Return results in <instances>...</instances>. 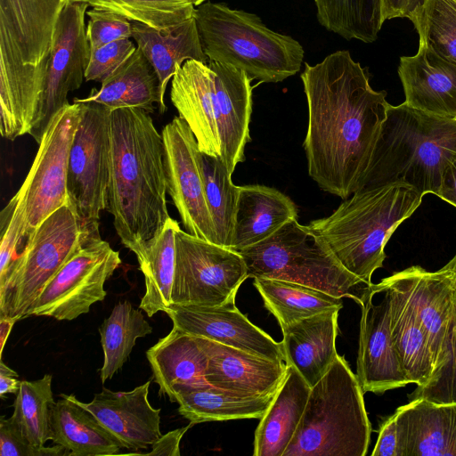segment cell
<instances>
[{"label": "cell", "instance_id": "obj_9", "mask_svg": "<svg viewBox=\"0 0 456 456\" xmlns=\"http://www.w3.org/2000/svg\"><path fill=\"white\" fill-rule=\"evenodd\" d=\"M248 267L236 250L183 231L175 232L172 304L216 306L235 300L248 279Z\"/></svg>", "mask_w": 456, "mask_h": 456}, {"label": "cell", "instance_id": "obj_44", "mask_svg": "<svg viewBox=\"0 0 456 456\" xmlns=\"http://www.w3.org/2000/svg\"><path fill=\"white\" fill-rule=\"evenodd\" d=\"M426 398L442 404H456V324L445 361L436 369L429 380L417 387L409 398Z\"/></svg>", "mask_w": 456, "mask_h": 456}, {"label": "cell", "instance_id": "obj_41", "mask_svg": "<svg viewBox=\"0 0 456 456\" xmlns=\"http://www.w3.org/2000/svg\"><path fill=\"white\" fill-rule=\"evenodd\" d=\"M118 12L156 29L174 27L194 15L199 0H77Z\"/></svg>", "mask_w": 456, "mask_h": 456}, {"label": "cell", "instance_id": "obj_50", "mask_svg": "<svg viewBox=\"0 0 456 456\" xmlns=\"http://www.w3.org/2000/svg\"><path fill=\"white\" fill-rule=\"evenodd\" d=\"M425 0H381L384 22L395 18H407L422 5Z\"/></svg>", "mask_w": 456, "mask_h": 456}, {"label": "cell", "instance_id": "obj_54", "mask_svg": "<svg viewBox=\"0 0 456 456\" xmlns=\"http://www.w3.org/2000/svg\"><path fill=\"white\" fill-rule=\"evenodd\" d=\"M443 268L449 269L456 274V253L453 256V257Z\"/></svg>", "mask_w": 456, "mask_h": 456}, {"label": "cell", "instance_id": "obj_19", "mask_svg": "<svg viewBox=\"0 0 456 456\" xmlns=\"http://www.w3.org/2000/svg\"><path fill=\"white\" fill-rule=\"evenodd\" d=\"M198 338L208 357L205 379L215 387L248 395H273L286 377L288 366L284 362L273 361L202 337Z\"/></svg>", "mask_w": 456, "mask_h": 456}, {"label": "cell", "instance_id": "obj_37", "mask_svg": "<svg viewBox=\"0 0 456 456\" xmlns=\"http://www.w3.org/2000/svg\"><path fill=\"white\" fill-rule=\"evenodd\" d=\"M99 332L104 354L100 378L104 383L123 367L136 340L151 334L152 328L142 313L125 300L114 306Z\"/></svg>", "mask_w": 456, "mask_h": 456}, {"label": "cell", "instance_id": "obj_3", "mask_svg": "<svg viewBox=\"0 0 456 456\" xmlns=\"http://www.w3.org/2000/svg\"><path fill=\"white\" fill-rule=\"evenodd\" d=\"M455 155L456 119L390 104L358 190L403 183L437 196Z\"/></svg>", "mask_w": 456, "mask_h": 456}, {"label": "cell", "instance_id": "obj_36", "mask_svg": "<svg viewBox=\"0 0 456 456\" xmlns=\"http://www.w3.org/2000/svg\"><path fill=\"white\" fill-rule=\"evenodd\" d=\"M178 223L169 217L161 233L138 261L144 275L145 293L139 308L149 317L158 312H166L172 304L171 292L175 266V232Z\"/></svg>", "mask_w": 456, "mask_h": 456}, {"label": "cell", "instance_id": "obj_21", "mask_svg": "<svg viewBox=\"0 0 456 456\" xmlns=\"http://www.w3.org/2000/svg\"><path fill=\"white\" fill-rule=\"evenodd\" d=\"M170 99L192 131L201 152L221 157L215 71L208 62L187 60L172 77Z\"/></svg>", "mask_w": 456, "mask_h": 456}, {"label": "cell", "instance_id": "obj_35", "mask_svg": "<svg viewBox=\"0 0 456 456\" xmlns=\"http://www.w3.org/2000/svg\"><path fill=\"white\" fill-rule=\"evenodd\" d=\"M253 285L265 308L277 319L281 329L300 320L329 311L340 310L343 298L292 281L254 278Z\"/></svg>", "mask_w": 456, "mask_h": 456}, {"label": "cell", "instance_id": "obj_24", "mask_svg": "<svg viewBox=\"0 0 456 456\" xmlns=\"http://www.w3.org/2000/svg\"><path fill=\"white\" fill-rule=\"evenodd\" d=\"M395 414L403 456H456V404L419 397Z\"/></svg>", "mask_w": 456, "mask_h": 456}, {"label": "cell", "instance_id": "obj_7", "mask_svg": "<svg viewBox=\"0 0 456 456\" xmlns=\"http://www.w3.org/2000/svg\"><path fill=\"white\" fill-rule=\"evenodd\" d=\"M238 252L245 260L248 278L300 283L355 302L367 286L339 263L319 235L297 219L289 221L268 239Z\"/></svg>", "mask_w": 456, "mask_h": 456}, {"label": "cell", "instance_id": "obj_16", "mask_svg": "<svg viewBox=\"0 0 456 456\" xmlns=\"http://www.w3.org/2000/svg\"><path fill=\"white\" fill-rule=\"evenodd\" d=\"M367 285L357 302L362 310L356 376L363 392L382 394L410 384L392 339L388 302L379 283Z\"/></svg>", "mask_w": 456, "mask_h": 456}, {"label": "cell", "instance_id": "obj_29", "mask_svg": "<svg viewBox=\"0 0 456 456\" xmlns=\"http://www.w3.org/2000/svg\"><path fill=\"white\" fill-rule=\"evenodd\" d=\"M132 38L157 72L164 102L170 78L184 61L208 62L201 47L194 16L166 29L132 21Z\"/></svg>", "mask_w": 456, "mask_h": 456}, {"label": "cell", "instance_id": "obj_12", "mask_svg": "<svg viewBox=\"0 0 456 456\" xmlns=\"http://www.w3.org/2000/svg\"><path fill=\"white\" fill-rule=\"evenodd\" d=\"M119 253L102 238L77 252L45 284L30 315L72 321L107 296L104 284L121 265Z\"/></svg>", "mask_w": 456, "mask_h": 456}, {"label": "cell", "instance_id": "obj_4", "mask_svg": "<svg viewBox=\"0 0 456 456\" xmlns=\"http://www.w3.org/2000/svg\"><path fill=\"white\" fill-rule=\"evenodd\" d=\"M422 198L403 183L361 189L330 216L313 220L307 226L348 272L370 285L373 273L383 266L387 242L420 206Z\"/></svg>", "mask_w": 456, "mask_h": 456}, {"label": "cell", "instance_id": "obj_45", "mask_svg": "<svg viewBox=\"0 0 456 456\" xmlns=\"http://www.w3.org/2000/svg\"><path fill=\"white\" fill-rule=\"evenodd\" d=\"M86 37L91 51L120 38H132V21L125 16L98 7L86 11Z\"/></svg>", "mask_w": 456, "mask_h": 456}, {"label": "cell", "instance_id": "obj_30", "mask_svg": "<svg viewBox=\"0 0 456 456\" xmlns=\"http://www.w3.org/2000/svg\"><path fill=\"white\" fill-rule=\"evenodd\" d=\"M255 432L254 456H282L303 416L311 387L292 365Z\"/></svg>", "mask_w": 456, "mask_h": 456}, {"label": "cell", "instance_id": "obj_51", "mask_svg": "<svg viewBox=\"0 0 456 456\" xmlns=\"http://www.w3.org/2000/svg\"><path fill=\"white\" fill-rule=\"evenodd\" d=\"M437 197L456 208V155L444 171Z\"/></svg>", "mask_w": 456, "mask_h": 456}, {"label": "cell", "instance_id": "obj_27", "mask_svg": "<svg viewBox=\"0 0 456 456\" xmlns=\"http://www.w3.org/2000/svg\"><path fill=\"white\" fill-rule=\"evenodd\" d=\"M293 219H297L296 204L277 189L240 186L230 248L238 251L256 245Z\"/></svg>", "mask_w": 456, "mask_h": 456}, {"label": "cell", "instance_id": "obj_25", "mask_svg": "<svg viewBox=\"0 0 456 456\" xmlns=\"http://www.w3.org/2000/svg\"><path fill=\"white\" fill-rule=\"evenodd\" d=\"M159 395L175 402V395L210 386L205 379L208 354L197 336L173 326L170 332L146 352Z\"/></svg>", "mask_w": 456, "mask_h": 456}, {"label": "cell", "instance_id": "obj_33", "mask_svg": "<svg viewBox=\"0 0 456 456\" xmlns=\"http://www.w3.org/2000/svg\"><path fill=\"white\" fill-rule=\"evenodd\" d=\"M379 283L387 297L390 332L406 377L423 386L434 371L427 336L403 295L385 279Z\"/></svg>", "mask_w": 456, "mask_h": 456}, {"label": "cell", "instance_id": "obj_46", "mask_svg": "<svg viewBox=\"0 0 456 456\" xmlns=\"http://www.w3.org/2000/svg\"><path fill=\"white\" fill-rule=\"evenodd\" d=\"M135 49L134 43L125 37L91 51L89 64L85 73L86 81L102 84Z\"/></svg>", "mask_w": 456, "mask_h": 456}, {"label": "cell", "instance_id": "obj_13", "mask_svg": "<svg viewBox=\"0 0 456 456\" xmlns=\"http://www.w3.org/2000/svg\"><path fill=\"white\" fill-rule=\"evenodd\" d=\"M79 118L78 102L69 103L54 116L17 191L25 206L27 240L48 216L69 201V158Z\"/></svg>", "mask_w": 456, "mask_h": 456}, {"label": "cell", "instance_id": "obj_17", "mask_svg": "<svg viewBox=\"0 0 456 456\" xmlns=\"http://www.w3.org/2000/svg\"><path fill=\"white\" fill-rule=\"evenodd\" d=\"M47 59L38 65L24 62L13 32L0 16V132L14 141L28 134L36 115Z\"/></svg>", "mask_w": 456, "mask_h": 456}, {"label": "cell", "instance_id": "obj_6", "mask_svg": "<svg viewBox=\"0 0 456 456\" xmlns=\"http://www.w3.org/2000/svg\"><path fill=\"white\" fill-rule=\"evenodd\" d=\"M363 390L346 359L338 354L308 400L282 456H364L371 425Z\"/></svg>", "mask_w": 456, "mask_h": 456}, {"label": "cell", "instance_id": "obj_22", "mask_svg": "<svg viewBox=\"0 0 456 456\" xmlns=\"http://www.w3.org/2000/svg\"><path fill=\"white\" fill-rule=\"evenodd\" d=\"M398 76L404 103L431 115L456 118V65L419 41L414 55L402 56Z\"/></svg>", "mask_w": 456, "mask_h": 456}, {"label": "cell", "instance_id": "obj_43", "mask_svg": "<svg viewBox=\"0 0 456 456\" xmlns=\"http://www.w3.org/2000/svg\"><path fill=\"white\" fill-rule=\"evenodd\" d=\"M26 226L25 206L16 192L0 214V281L6 278L26 243Z\"/></svg>", "mask_w": 456, "mask_h": 456}, {"label": "cell", "instance_id": "obj_49", "mask_svg": "<svg viewBox=\"0 0 456 456\" xmlns=\"http://www.w3.org/2000/svg\"><path fill=\"white\" fill-rule=\"evenodd\" d=\"M194 424L190 422L189 425L174 429L161 436L151 445V451L143 455L150 456H180V442L183 435Z\"/></svg>", "mask_w": 456, "mask_h": 456}, {"label": "cell", "instance_id": "obj_18", "mask_svg": "<svg viewBox=\"0 0 456 456\" xmlns=\"http://www.w3.org/2000/svg\"><path fill=\"white\" fill-rule=\"evenodd\" d=\"M165 313L182 331L285 362L281 342L254 325L237 308L235 300L216 306L171 304Z\"/></svg>", "mask_w": 456, "mask_h": 456}, {"label": "cell", "instance_id": "obj_5", "mask_svg": "<svg viewBox=\"0 0 456 456\" xmlns=\"http://www.w3.org/2000/svg\"><path fill=\"white\" fill-rule=\"evenodd\" d=\"M193 16L208 61L234 66L263 83L281 82L301 69L303 46L267 28L254 13L205 1Z\"/></svg>", "mask_w": 456, "mask_h": 456}, {"label": "cell", "instance_id": "obj_14", "mask_svg": "<svg viewBox=\"0 0 456 456\" xmlns=\"http://www.w3.org/2000/svg\"><path fill=\"white\" fill-rule=\"evenodd\" d=\"M165 149L167 192L185 231L216 244L198 161L199 146L188 124L175 117L161 132Z\"/></svg>", "mask_w": 456, "mask_h": 456}, {"label": "cell", "instance_id": "obj_52", "mask_svg": "<svg viewBox=\"0 0 456 456\" xmlns=\"http://www.w3.org/2000/svg\"><path fill=\"white\" fill-rule=\"evenodd\" d=\"M21 384L18 373L8 367L2 360L0 362V396L7 394H17Z\"/></svg>", "mask_w": 456, "mask_h": 456}, {"label": "cell", "instance_id": "obj_8", "mask_svg": "<svg viewBox=\"0 0 456 456\" xmlns=\"http://www.w3.org/2000/svg\"><path fill=\"white\" fill-rule=\"evenodd\" d=\"M101 238L99 227L83 221L69 200L48 216L28 238L6 278L0 281V316H29L48 281L77 252Z\"/></svg>", "mask_w": 456, "mask_h": 456}, {"label": "cell", "instance_id": "obj_42", "mask_svg": "<svg viewBox=\"0 0 456 456\" xmlns=\"http://www.w3.org/2000/svg\"><path fill=\"white\" fill-rule=\"evenodd\" d=\"M409 20L419 41L456 65V0H425Z\"/></svg>", "mask_w": 456, "mask_h": 456}, {"label": "cell", "instance_id": "obj_10", "mask_svg": "<svg viewBox=\"0 0 456 456\" xmlns=\"http://www.w3.org/2000/svg\"><path fill=\"white\" fill-rule=\"evenodd\" d=\"M78 103L80 118L69 151L67 191L80 218L99 227L101 213L108 207L111 110L97 102Z\"/></svg>", "mask_w": 456, "mask_h": 456}, {"label": "cell", "instance_id": "obj_38", "mask_svg": "<svg viewBox=\"0 0 456 456\" xmlns=\"http://www.w3.org/2000/svg\"><path fill=\"white\" fill-rule=\"evenodd\" d=\"M319 23L346 40L373 43L384 23L381 0H314Z\"/></svg>", "mask_w": 456, "mask_h": 456}, {"label": "cell", "instance_id": "obj_15", "mask_svg": "<svg viewBox=\"0 0 456 456\" xmlns=\"http://www.w3.org/2000/svg\"><path fill=\"white\" fill-rule=\"evenodd\" d=\"M384 279L403 295L416 315L427 336L435 370L445 361L452 345L456 324V274L443 267L430 272L413 265Z\"/></svg>", "mask_w": 456, "mask_h": 456}, {"label": "cell", "instance_id": "obj_20", "mask_svg": "<svg viewBox=\"0 0 456 456\" xmlns=\"http://www.w3.org/2000/svg\"><path fill=\"white\" fill-rule=\"evenodd\" d=\"M151 380L131 391L114 392L102 387L90 403H82L124 446L141 450L160 436V411L148 399Z\"/></svg>", "mask_w": 456, "mask_h": 456}, {"label": "cell", "instance_id": "obj_23", "mask_svg": "<svg viewBox=\"0 0 456 456\" xmlns=\"http://www.w3.org/2000/svg\"><path fill=\"white\" fill-rule=\"evenodd\" d=\"M208 63L215 71L221 158L232 175L237 164L245 160V147L250 142L252 79L234 66L215 61Z\"/></svg>", "mask_w": 456, "mask_h": 456}, {"label": "cell", "instance_id": "obj_48", "mask_svg": "<svg viewBox=\"0 0 456 456\" xmlns=\"http://www.w3.org/2000/svg\"><path fill=\"white\" fill-rule=\"evenodd\" d=\"M371 455L403 456L395 413L382 422Z\"/></svg>", "mask_w": 456, "mask_h": 456}, {"label": "cell", "instance_id": "obj_40", "mask_svg": "<svg viewBox=\"0 0 456 456\" xmlns=\"http://www.w3.org/2000/svg\"><path fill=\"white\" fill-rule=\"evenodd\" d=\"M55 401L52 391V375L33 380H21L13 403L11 419L37 448L51 440V413Z\"/></svg>", "mask_w": 456, "mask_h": 456}, {"label": "cell", "instance_id": "obj_32", "mask_svg": "<svg viewBox=\"0 0 456 456\" xmlns=\"http://www.w3.org/2000/svg\"><path fill=\"white\" fill-rule=\"evenodd\" d=\"M67 0H0L24 62L38 65L49 55L59 15Z\"/></svg>", "mask_w": 456, "mask_h": 456}, {"label": "cell", "instance_id": "obj_56", "mask_svg": "<svg viewBox=\"0 0 456 456\" xmlns=\"http://www.w3.org/2000/svg\"><path fill=\"white\" fill-rule=\"evenodd\" d=\"M455 119H456V118H455Z\"/></svg>", "mask_w": 456, "mask_h": 456}, {"label": "cell", "instance_id": "obj_55", "mask_svg": "<svg viewBox=\"0 0 456 456\" xmlns=\"http://www.w3.org/2000/svg\"><path fill=\"white\" fill-rule=\"evenodd\" d=\"M200 2V4L204 3L205 1L207 0H199Z\"/></svg>", "mask_w": 456, "mask_h": 456}, {"label": "cell", "instance_id": "obj_31", "mask_svg": "<svg viewBox=\"0 0 456 456\" xmlns=\"http://www.w3.org/2000/svg\"><path fill=\"white\" fill-rule=\"evenodd\" d=\"M51 413V441L69 456L115 455L123 444L74 395H60Z\"/></svg>", "mask_w": 456, "mask_h": 456}, {"label": "cell", "instance_id": "obj_2", "mask_svg": "<svg viewBox=\"0 0 456 456\" xmlns=\"http://www.w3.org/2000/svg\"><path fill=\"white\" fill-rule=\"evenodd\" d=\"M110 135L106 210L122 244L140 261L170 217L163 138L150 113L134 107L110 111Z\"/></svg>", "mask_w": 456, "mask_h": 456}, {"label": "cell", "instance_id": "obj_39", "mask_svg": "<svg viewBox=\"0 0 456 456\" xmlns=\"http://www.w3.org/2000/svg\"><path fill=\"white\" fill-rule=\"evenodd\" d=\"M198 161L216 244L230 248L240 186L232 183V175L221 157H214L199 150Z\"/></svg>", "mask_w": 456, "mask_h": 456}, {"label": "cell", "instance_id": "obj_26", "mask_svg": "<svg viewBox=\"0 0 456 456\" xmlns=\"http://www.w3.org/2000/svg\"><path fill=\"white\" fill-rule=\"evenodd\" d=\"M339 310H329L281 328L287 365L294 366L312 387L338 354L336 349Z\"/></svg>", "mask_w": 456, "mask_h": 456}, {"label": "cell", "instance_id": "obj_34", "mask_svg": "<svg viewBox=\"0 0 456 456\" xmlns=\"http://www.w3.org/2000/svg\"><path fill=\"white\" fill-rule=\"evenodd\" d=\"M274 395H248L213 386L177 393L179 413L195 424L240 419H261Z\"/></svg>", "mask_w": 456, "mask_h": 456}, {"label": "cell", "instance_id": "obj_47", "mask_svg": "<svg viewBox=\"0 0 456 456\" xmlns=\"http://www.w3.org/2000/svg\"><path fill=\"white\" fill-rule=\"evenodd\" d=\"M1 456H69V451L61 444L37 448L30 444L16 423L11 419L0 418Z\"/></svg>", "mask_w": 456, "mask_h": 456}, {"label": "cell", "instance_id": "obj_53", "mask_svg": "<svg viewBox=\"0 0 456 456\" xmlns=\"http://www.w3.org/2000/svg\"><path fill=\"white\" fill-rule=\"evenodd\" d=\"M17 321L10 316H0V355L2 356L4 345L10 332Z\"/></svg>", "mask_w": 456, "mask_h": 456}, {"label": "cell", "instance_id": "obj_11", "mask_svg": "<svg viewBox=\"0 0 456 456\" xmlns=\"http://www.w3.org/2000/svg\"><path fill=\"white\" fill-rule=\"evenodd\" d=\"M88 4L67 0L56 23L43 90L28 134L37 143L54 116L69 105L68 94L80 87L91 50L85 17Z\"/></svg>", "mask_w": 456, "mask_h": 456}, {"label": "cell", "instance_id": "obj_28", "mask_svg": "<svg viewBox=\"0 0 456 456\" xmlns=\"http://www.w3.org/2000/svg\"><path fill=\"white\" fill-rule=\"evenodd\" d=\"M74 102H97L110 110L134 107L149 113L154 111V103H158L160 113L167 110L158 74L137 46L102 83L99 90L93 89L87 97L75 98Z\"/></svg>", "mask_w": 456, "mask_h": 456}, {"label": "cell", "instance_id": "obj_1", "mask_svg": "<svg viewBox=\"0 0 456 456\" xmlns=\"http://www.w3.org/2000/svg\"><path fill=\"white\" fill-rule=\"evenodd\" d=\"M308 124L303 147L308 174L319 187L343 200L361 184L390 105L386 91L370 84L366 68L346 50L301 74Z\"/></svg>", "mask_w": 456, "mask_h": 456}]
</instances>
